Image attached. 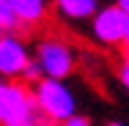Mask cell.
<instances>
[{
  "instance_id": "6da1fadb",
  "label": "cell",
  "mask_w": 129,
  "mask_h": 126,
  "mask_svg": "<svg viewBox=\"0 0 129 126\" xmlns=\"http://www.w3.org/2000/svg\"><path fill=\"white\" fill-rule=\"evenodd\" d=\"M33 99L44 118L52 123H63L66 118L77 115V96L69 88L66 79H50L44 77L39 85H33Z\"/></svg>"
},
{
  "instance_id": "7a4b0ae2",
  "label": "cell",
  "mask_w": 129,
  "mask_h": 126,
  "mask_svg": "<svg viewBox=\"0 0 129 126\" xmlns=\"http://www.w3.org/2000/svg\"><path fill=\"white\" fill-rule=\"evenodd\" d=\"M33 58L39 60L44 77H50V79H66V77H72L74 66H77V52L63 38H41L36 44Z\"/></svg>"
},
{
  "instance_id": "3957f363",
  "label": "cell",
  "mask_w": 129,
  "mask_h": 126,
  "mask_svg": "<svg viewBox=\"0 0 129 126\" xmlns=\"http://www.w3.org/2000/svg\"><path fill=\"white\" fill-rule=\"evenodd\" d=\"M39 112L33 88L17 79H3L0 82V126H14L19 121Z\"/></svg>"
},
{
  "instance_id": "277c9868",
  "label": "cell",
  "mask_w": 129,
  "mask_h": 126,
  "mask_svg": "<svg viewBox=\"0 0 129 126\" xmlns=\"http://www.w3.org/2000/svg\"><path fill=\"white\" fill-rule=\"evenodd\" d=\"M129 30V14L118 6H102L91 19V38L102 47H124Z\"/></svg>"
},
{
  "instance_id": "5b68a950",
  "label": "cell",
  "mask_w": 129,
  "mask_h": 126,
  "mask_svg": "<svg viewBox=\"0 0 129 126\" xmlns=\"http://www.w3.org/2000/svg\"><path fill=\"white\" fill-rule=\"evenodd\" d=\"M33 55L27 50L25 38L17 33H0V74L6 79H19Z\"/></svg>"
},
{
  "instance_id": "8992f818",
  "label": "cell",
  "mask_w": 129,
  "mask_h": 126,
  "mask_svg": "<svg viewBox=\"0 0 129 126\" xmlns=\"http://www.w3.org/2000/svg\"><path fill=\"white\" fill-rule=\"evenodd\" d=\"M55 8L69 22H85V19L91 22L102 6H99V0H55Z\"/></svg>"
},
{
  "instance_id": "52a82bcc",
  "label": "cell",
  "mask_w": 129,
  "mask_h": 126,
  "mask_svg": "<svg viewBox=\"0 0 129 126\" xmlns=\"http://www.w3.org/2000/svg\"><path fill=\"white\" fill-rule=\"evenodd\" d=\"M11 3H14V11H17L22 27L41 25L50 11V0H11Z\"/></svg>"
},
{
  "instance_id": "ba28073f",
  "label": "cell",
  "mask_w": 129,
  "mask_h": 126,
  "mask_svg": "<svg viewBox=\"0 0 129 126\" xmlns=\"http://www.w3.org/2000/svg\"><path fill=\"white\" fill-rule=\"evenodd\" d=\"M22 27L17 11H14V3L11 0H0V33H17Z\"/></svg>"
},
{
  "instance_id": "9c48e42d",
  "label": "cell",
  "mask_w": 129,
  "mask_h": 126,
  "mask_svg": "<svg viewBox=\"0 0 129 126\" xmlns=\"http://www.w3.org/2000/svg\"><path fill=\"white\" fill-rule=\"evenodd\" d=\"M19 79H22L25 85H30V88H33V85H39V82L44 79V71H41V66H39V60H36V58L27 63V69L22 71V77H19Z\"/></svg>"
},
{
  "instance_id": "30bf717a",
  "label": "cell",
  "mask_w": 129,
  "mask_h": 126,
  "mask_svg": "<svg viewBox=\"0 0 129 126\" xmlns=\"http://www.w3.org/2000/svg\"><path fill=\"white\" fill-rule=\"evenodd\" d=\"M14 126H55L50 121V118H44L41 112H33L30 118H25V121H19V123H14Z\"/></svg>"
},
{
  "instance_id": "8fae6325",
  "label": "cell",
  "mask_w": 129,
  "mask_h": 126,
  "mask_svg": "<svg viewBox=\"0 0 129 126\" xmlns=\"http://www.w3.org/2000/svg\"><path fill=\"white\" fill-rule=\"evenodd\" d=\"M55 126H93V121L88 118V115H72V118H66L63 123H55Z\"/></svg>"
},
{
  "instance_id": "7c38bea8",
  "label": "cell",
  "mask_w": 129,
  "mask_h": 126,
  "mask_svg": "<svg viewBox=\"0 0 129 126\" xmlns=\"http://www.w3.org/2000/svg\"><path fill=\"white\" fill-rule=\"evenodd\" d=\"M118 79H121L124 91L129 93V63H121V69H118Z\"/></svg>"
},
{
  "instance_id": "4fadbf2b",
  "label": "cell",
  "mask_w": 129,
  "mask_h": 126,
  "mask_svg": "<svg viewBox=\"0 0 129 126\" xmlns=\"http://www.w3.org/2000/svg\"><path fill=\"white\" fill-rule=\"evenodd\" d=\"M115 3H118V6H121V8H124V11L129 14V0H115Z\"/></svg>"
},
{
  "instance_id": "5bb4252c",
  "label": "cell",
  "mask_w": 129,
  "mask_h": 126,
  "mask_svg": "<svg viewBox=\"0 0 129 126\" xmlns=\"http://www.w3.org/2000/svg\"><path fill=\"white\" fill-rule=\"evenodd\" d=\"M124 63H129V44H124Z\"/></svg>"
},
{
  "instance_id": "9a60e30c",
  "label": "cell",
  "mask_w": 129,
  "mask_h": 126,
  "mask_svg": "<svg viewBox=\"0 0 129 126\" xmlns=\"http://www.w3.org/2000/svg\"><path fill=\"white\" fill-rule=\"evenodd\" d=\"M107 126H126V123H121V121H113V123H107Z\"/></svg>"
},
{
  "instance_id": "2e32d148",
  "label": "cell",
  "mask_w": 129,
  "mask_h": 126,
  "mask_svg": "<svg viewBox=\"0 0 129 126\" xmlns=\"http://www.w3.org/2000/svg\"><path fill=\"white\" fill-rule=\"evenodd\" d=\"M126 44H129V30H126Z\"/></svg>"
},
{
  "instance_id": "e0dca14e",
  "label": "cell",
  "mask_w": 129,
  "mask_h": 126,
  "mask_svg": "<svg viewBox=\"0 0 129 126\" xmlns=\"http://www.w3.org/2000/svg\"><path fill=\"white\" fill-rule=\"evenodd\" d=\"M3 79H6V77H3V74H0V82H3Z\"/></svg>"
}]
</instances>
